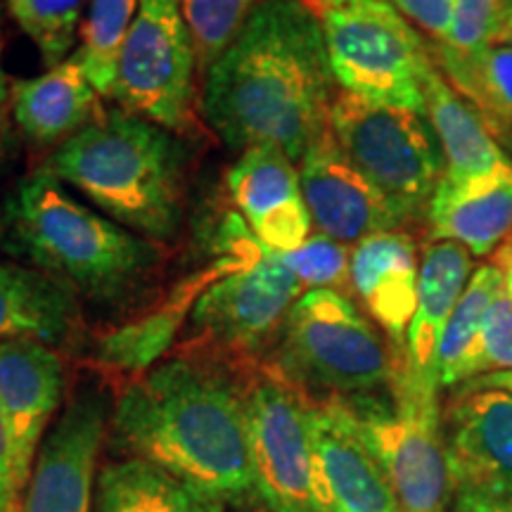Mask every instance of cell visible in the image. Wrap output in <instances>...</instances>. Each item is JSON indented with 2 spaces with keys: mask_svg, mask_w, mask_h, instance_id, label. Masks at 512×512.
<instances>
[{
  "mask_svg": "<svg viewBox=\"0 0 512 512\" xmlns=\"http://www.w3.org/2000/svg\"><path fill=\"white\" fill-rule=\"evenodd\" d=\"M313 512H403L339 399H309Z\"/></svg>",
  "mask_w": 512,
  "mask_h": 512,
  "instance_id": "4fadbf2b",
  "label": "cell"
},
{
  "mask_svg": "<svg viewBox=\"0 0 512 512\" xmlns=\"http://www.w3.org/2000/svg\"><path fill=\"white\" fill-rule=\"evenodd\" d=\"M339 91L425 114L432 43L389 0H306Z\"/></svg>",
  "mask_w": 512,
  "mask_h": 512,
  "instance_id": "52a82bcc",
  "label": "cell"
},
{
  "mask_svg": "<svg viewBox=\"0 0 512 512\" xmlns=\"http://www.w3.org/2000/svg\"><path fill=\"white\" fill-rule=\"evenodd\" d=\"M200 83L195 41L181 0H140L121 43L110 100L178 136L200 138Z\"/></svg>",
  "mask_w": 512,
  "mask_h": 512,
  "instance_id": "9c48e42d",
  "label": "cell"
},
{
  "mask_svg": "<svg viewBox=\"0 0 512 512\" xmlns=\"http://www.w3.org/2000/svg\"><path fill=\"white\" fill-rule=\"evenodd\" d=\"M0 245L79 299L105 306L147 290L171 259L164 242L143 238L74 200L46 166H36L5 197Z\"/></svg>",
  "mask_w": 512,
  "mask_h": 512,
  "instance_id": "3957f363",
  "label": "cell"
},
{
  "mask_svg": "<svg viewBox=\"0 0 512 512\" xmlns=\"http://www.w3.org/2000/svg\"><path fill=\"white\" fill-rule=\"evenodd\" d=\"M105 112L102 95L83 72L76 53L41 76L12 83V119L17 131L34 150L48 155Z\"/></svg>",
  "mask_w": 512,
  "mask_h": 512,
  "instance_id": "d6986e66",
  "label": "cell"
},
{
  "mask_svg": "<svg viewBox=\"0 0 512 512\" xmlns=\"http://www.w3.org/2000/svg\"><path fill=\"white\" fill-rule=\"evenodd\" d=\"M41 166L143 238L166 245L183 226L190 152L183 136L155 121L107 110Z\"/></svg>",
  "mask_w": 512,
  "mask_h": 512,
  "instance_id": "277c9868",
  "label": "cell"
},
{
  "mask_svg": "<svg viewBox=\"0 0 512 512\" xmlns=\"http://www.w3.org/2000/svg\"><path fill=\"white\" fill-rule=\"evenodd\" d=\"M3 8H0V159L5 157L10 140V117H12V83L3 69Z\"/></svg>",
  "mask_w": 512,
  "mask_h": 512,
  "instance_id": "d590c367",
  "label": "cell"
},
{
  "mask_svg": "<svg viewBox=\"0 0 512 512\" xmlns=\"http://www.w3.org/2000/svg\"><path fill=\"white\" fill-rule=\"evenodd\" d=\"M330 131L349 162L408 223L425 219L446 174L444 152L425 114L337 91L330 107Z\"/></svg>",
  "mask_w": 512,
  "mask_h": 512,
  "instance_id": "ba28073f",
  "label": "cell"
},
{
  "mask_svg": "<svg viewBox=\"0 0 512 512\" xmlns=\"http://www.w3.org/2000/svg\"><path fill=\"white\" fill-rule=\"evenodd\" d=\"M472 273V254L458 242L430 240L422 249L418 306L401 354V366L418 380L439 384L441 339Z\"/></svg>",
  "mask_w": 512,
  "mask_h": 512,
  "instance_id": "44dd1931",
  "label": "cell"
},
{
  "mask_svg": "<svg viewBox=\"0 0 512 512\" xmlns=\"http://www.w3.org/2000/svg\"><path fill=\"white\" fill-rule=\"evenodd\" d=\"M93 512H226V503L164 467L126 456L98 470Z\"/></svg>",
  "mask_w": 512,
  "mask_h": 512,
  "instance_id": "cb8c5ba5",
  "label": "cell"
},
{
  "mask_svg": "<svg viewBox=\"0 0 512 512\" xmlns=\"http://www.w3.org/2000/svg\"><path fill=\"white\" fill-rule=\"evenodd\" d=\"M88 0H5L10 17L41 53L46 69L72 53Z\"/></svg>",
  "mask_w": 512,
  "mask_h": 512,
  "instance_id": "83f0119b",
  "label": "cell"
},
{
  "mask_svg": "<svg viewBox=\"0 0 512 512\" xmlns=\"http://www.w3.org/2000/svg\"><path fill=\"white\" fill-rule=\"evenodd\" d=\"M510 0H456L451 36L444 46L470 53L494 43Z\"/></svg>",
  "mask_w": 512,
  "mask_h": 512,
  "instance_id": "1f68e13d",
  "label": "cell"
},
{
  "mask_svg": "<svg viewBox=\"0 0 512 512\" xmlns=\"http://www.w3.org/2000/svg\"><path fill=\"white\" fill-rule=\"evenodd\" d=\"M453 494L512 496V394L456 387L444 406Z\"/></svg>",
  "mask_w": 512,
  "mask_h": 512,
  "instance_id": "9a60e30c",
  "label": "cell"
},
{
  "mask_svg": "<svg viewBox=\"0 0 512 512\" xmlns=\"http://www.w3.org/2000/svg\"><path fill=\"white\" fill-rule=\"evenodd\" d=\"M425 221L430 240L458 242L472 256H494L512 235V164L472 181L444 176Z\"/></svg>",
  "mask_w": 512,
  "mask_h": 512,
  "instance_id": "ffe728a7",
  "label": "cell"
},
{
  "mask_svg": "<svg viewBox=\"0 0 512 512\" xmlns=\"http://www.w3.org/2000/svg\"><path fill=\"white\" fill-rule=\"evenodd\" d=\"M264 0H181L185 22L195 41L200 79L240 34Z\"/></svg>",
  "mask_w": 512,
  "mask_h": 512,
  "instance_id": "f1b7e54d",
  "label": "cell"
},
{
  "mask_svg": "<svg viewBox=\"0 0 512 512\" xmlns=\"http://www.w3.org/2000/svg\"><path fill=\"white\" fill-rule=\"evenodd\" d=\"M247 261L209 285L190 313L197 347L235 366L271 351L287 313L306 292L299 278L249 230Z\"/></svg>",
  "mask_w": 512,
  "mask_h": 512,
  "instance_id": "30bf717a",
  "label": "cell"
},
{
  "mask_svg": "<svg viewBox=\"0 0 512 512\" xmlns=\"http://www.w3.org/2000/svg\"><path fill=\"white\" fill-rule=\"evenodd\" d=\"M299 178L313 226L342 245L408 226L406 216L349 162L330 128L299 159Z\"/></svg>",
  "mask_w": 512,
  "mask_h": 512,
  "instance_id": "5bb4252c",
  "label": "cell"
},
{
  "mask_svg": "<svg viewBox=\"0 0 512 512\" xmlns=\"http://www.w3.org/2000/svg\"><path fill=\"white\" fill-rule=\"evenodd\" d=\"M278 259L297 275L306 290H339L351 294L349 245H342L323 233H311L309 240L292 252H278Z\"/></svg>",
  "mask_w": 512,
  "mask_h": 512,
  "instance_id": "f546056e",
  "label": "cell"
},
{
  "mask_svg": "<svg viewBox=\"0 0 512 512\" xmlns=\"http://www.w3.org/2000/svg\"><path fill=\"white\" fill-rule=\"evenodd\" d=\"M81 328V299L67 285L19 261H0V342L31 337L67 347Z\"/></svg>",
  "mask_w": 512,
  "mask_h": 512,
  "instance_id": "7402d4cb",
  "label": "cell"
},
{
  "mask_svg": "<svg viewBox=\"0 0 512 512\" xmlns=\"http://www.w3.org/2000/svg\"><path fill=\"white\" fill-rule=\"evenodd\" d=\"M494 266L501 268L505 292H508L512 297V247L503 245L501 249H498V252L494 254Z\"/></svg>",
  "mask_w": 512,
  "mask_h": 512,
  "instance_id": "74e56055",
  "label": "cell"
},
{
  "mask_svg": "<svg viewBox=\"0 0 512 512\" xmlns=\"http://www.w3.org/2000/svg\"><path fill=\"white\" fill-rule=\"evenodd\" d=\"M439 392V384L418 380L399 363L387 392L339 399L403 512L451 510L453 482Z\"/></svg>",
  "mask_w": 512,
  "mask_h": 512,
  "instance_id": "8992f818",
  "label": "cell"
},
{
  "mask_svg": "<svg viewBox=\"0 0 512 512\" xmlns=\"http://www.w3.org/2000/svg\"><path fill=\"white\" fill-rule=\"evenodd\" d=\"M413 24L425 31L434 43H446L453 27L456 0H389Z\"/></svg>",
  "mask_w": 512,
  "mask_h": 512,
  "instance_id": "d6a6232c",
  "label": "cell"
},
{
  "mask_svg": "<svg viewBox=\"0 0 512 512\" xmlns=\"http://www.w3.org/2000/svg\"><path fill=\"white\" fill-rule=\"evenodd\" d=\"M351 294L396 349L406 335L418 306L420 256L408 230H384L351 249Z\"/></svg>",
  "mask_w": 512,
  "mask_h": 512,
  "instance_id": "ac0fdd59",
  "label": "cell"
},
{
  "mask_svg": "<svg viewBox=\"0 0 512 512\" xmlns=\"http://www.w3.org/2000/svg\"><path fill=\"white\" fill-rule=\"evenodd\" d=\"M247 368L197 347L133 377L112 408L114 446L223 503L254 501Z\"/></svg>",
  "mask_w": 512,
  "mask_h": 512,
  "instance_id": "7a4b0ae2",
  "label": "cell"
},
{
  "mask_svg": "<svg viewBox=\"0 0 512 512\" xmlns=\"http://www.w3.org/2000/svg\"><path fill=\"white\" fill-rule=\"evenodd\" d=\"M226 188L254 238L273 252L309 240L313 221L297 166L278 147H249L228 169Z\"/></svg>",
  "mask_w": 512,
  "mask_h": 512,
  "instance_id": "e0dca14e",
  "label": "cell"
},
{
  "mask_svg": "<svg viewBox=\"0 0 512 512\" xmlns=\"http://www.w3.org/2000/svg\"><path fill=\"white\" fill-rule=\"evenodd\" d=\"M140 0H88V17L81 27V46L74 50L83 72L102 98H112L117 83L121 43L131 29Z\"/></svg>",
  "mask_w": 512,
  "mask_h": 512,
  "instance_id": "484cf974",
  "label": "cell"
},
{
  "mask_svg": "<svg viewBox=\"0 0 512 512\" xmlns=\"http://www.w3.org/2000/svg\"><path fill=\"white\" fill-rule=\"evenodd\" d=\"M249 458L266 512H313L309 396L256 363L245 370Z\"/></svg>",
  "mask_w": 512,
  "mask_h": 512,
  "instance_id": "8fae6325",
  "label": "cell"
},
{
  "mask_svg": "<svg viewBox=\"0 0 512 512\" xmlns=\"http://www.w3.org/2000/svg\"><path fill=\"white\" fill-rule=\"evenodd\" d=\"M503 143H505V145H510V147H512V133H510V136H508V138H505V140H503Z\"/></svg>",
  "mask_w": 512,
  "mask_h": 512,
  "instance_id": "ab89813d",
  "label": "cell"
},
{
  "mask_svg": "<svg viewBox=\"0 0 512 512\" xmlns=\"http://www.w3.org/2000/svg\"><path fill=\"white\" fill-rule=\"evenodd\" d=\"M496 43H510L512 46V0L508 3V10H505V17L501 22V29H498Z\"/></svg>",
  "mask_w": 512,
  "mask_h": 512,
  "instance_id": "f35d334b",
  "label": "cell"
},
{
  "mask_svg": "<svg viewBox=\"0 0 512 512\" xmlns=\"http://www.w3.org/2000/svg\"><path fill=\"white\" fill-rule=\"evenodd\" d=\"M434 62L456 93L479 114L496 140L512 133V46L486 43V46L460 53L432 43Z\"/></svg>",
  "mask_w": 512,
  "mask_h": 512,
  "instance_id": "d4e9b609",
  "label": "cell"
},
{
  "mask_svg": "<svg viewBox=\"0 0 512 512\" xmlns=\"http://www.w3.org/2000/svg\"><path fill=\"white\" fill-rule=\"evenodd\" d=\"M306 0H264L202 76L200 114L230 150L278 147L294 164L325 128L335 88Z\"/></svg>",
  "mask_w": 512,
  "mask_h": 512,
  "instance_id": "6da1fadb",
  "label": "cell"
},
{
  "mask_svg": "<svg viewBox=\"0 0 512 512\" xmlns=\"http://www.w3.org/2000/svg\"><path fill=\"white\" fill-rule=\"evenodd\" d=\"M460 387H472V389H503V392L512 394V370H501V373H489L475 380L460 384Z\"/></svg>",
  "mask_w": 512,
  "mask_h": 512,
  "instance_id": "8d00e7d4",
  "label": "cell"
},
{
  "mask_svg": "<svg viewBox=\"0 0 512 512\" xmlns=\"http://www.w3.org/2000/svg\"><path fill=\"white\" fill-rule=\"evenodd\" d=\"M505 245H508V247H512V235H510V238H508V242H505Z\"/></svg>",
  "mask_w": 512,
  "mask_h": 512,
  "instance_id": "60d3db41",
  "label": "cell"
},
{
  "mask_svg": "<svg viewBox=\"0 0 512 512\" xmlns=\"http://www.w3.org/2000/svg\"><path fill=\"white\" fill-rule=\"evenodd\" d=\"M107 394L83 384L43 439L22 512H93L98 456L110 430Z\"/></svg>",
  "mask_w": 512,
  "mask_h": 512,
  "instance_id": "7c38bea8",
  "label": "cell"
},
{
  "mask_svg": "<svg viewBox=\"0 0 512 512\" xmlns=\"http://www.w3.org/2000/svg\"><path fill=\"white\" fill-rule=\"evenodd\" d=\"M64 389L67 370L55 347L31 337L0 342V408L15 444L17 477L24 491L48 422L62 406Z\"/></svg>",
  "mask_w": 512,
  "mask_h": 512,
  "instance_id": "2e32d148",
  "label": "cell"
},
{
  "mask_svg": "<svg viewBox=\"0 0 512 512\" xmlns=\"http://www.w3.org/2000/svg\"><path fill=\"white\" fill-rule=\"evenodd\" d=\"M503 290L501 268L489 264L479 266L472 278L467 280L463 294H460L456 309L448 318L444 339L439 349V384L441 389H453L458 368L463 366L465 356L470 354L472 344L482 328L486 311L494 304L496 294Z\"/></svg>",
  "mask_w": 512,
  "mask_h": 512,
  "instance_id": "4316f807",
  "label": "cell"
},
{
  "mask_svg": "<svg viewBox=\"0 0 512 512\" xmlns=\"http://www.w3.org/2000/svg\"><path fill=\"white\" fill-rule=\"evenodd\" d=\"M24 489L17 477L15 444L5 420L3 408H0V512H22Z\"/></svg>",
  "mask_w": 512,
  "mask_h": 512,
  "instance_id": "836d02e7",
  "label": "cell"
},
{
  "mask_svg": "<svg viewBox=\"0 0 512 512\" xmlns=\"http://www.w3.org/2000/svg\"><path fill=\"white\" fill-rule=\"evenodd\" d=\"M256 512H266V510H256Z\"/></svg>",
  "mask_w": 512,
  "mask_h": 512,
  "instance_id": "b9f144b4",
  "label": "cell"
},
{
  "mask_svg": "<svg viewBox=\"0 0 512 512\" xmlns=\"http://www.w3.org/2000/svg\"><path fill=\"white\" fill-rule=\"evenodd\" d=\"M448 512H512V496H486V494H453Z\"/></svg>",
  "mask_w": 512,
  "mask_h": 512,
  "instance_id": "e575fe53",
  "label": "cell"
},
{
  "mask_svg": "<svg viewBox=\"0 0 512 512\" xmlns=\"http://www.w3.org/2000/svg\"><path fill=\"white\" fill-rule=\"evenodd\" d=\"M501 370H512V297L505 292V285L486 311L475 344L465 356L463 366L458 368L453 389L475 377L501 373Z\"/></svg>",
  "mask_w": 512,
  "mask_h": 512,
  "instance_id": "4dcf8cb0",
  "label": "cell"
},
{
  "mask_svg": "<svg viewBox=\"0 0 512 512\" xmlns=\"http://www.w3.org/2000/svg\"><path fill=\"white\" fill-rule=\"evenodd\" d=\"M425 117L444 152V176L451 181H472L512 164L494 133L444 79L439 67L432 69L425 83Z\"/></svg>",
  "mask_w": 512,
  "mask_h": 512,
  "instance_id": "603a6c76",
  "label": "cell"
},
{
  "mask_svg": "<svg viewBox=\"0 0 512 512\" xmlns=\"http://www.w3.org/2000/svg\"><path fill=\"white\" fill-rule=\"evenodd\" d=\"M401 354L351 294L306 290L261 363L320 401L387 392Z\"/></svg>",
  "mask_w": 512,
  "mask_h": 512,
  "instance_id": "5b68a950",
  "label": "cell"
}]
</instances>
